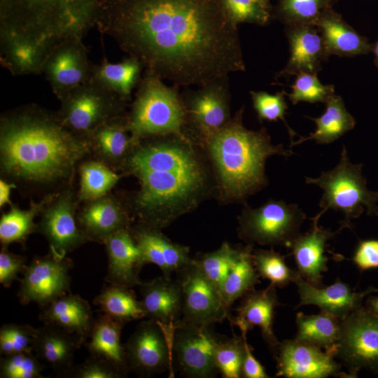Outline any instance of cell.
Returning a JSON list of instances; mask_svg holds the SVG:
<instances>
[{
  "label": "cell",
  "mask_w": 378,
  "mask_h": 378,
  "mask_svg": "<svg viewBox=\"0 0 378 378\" xmlns=\"http://www.w3.org/2000/svg\"><path fill=\"white\" fill-rule=\"evenodd\" d=\"M96 27L178 88L246 69L237 25L221 0H102Z\"/></svg>",
  "instance_id": "6da1fadb"
},
{
  "label": "cell",
  "mask_w": 378,
  "mask_h": 378,
  "mask_svg": "<svg viewBox=\"0 0 378 378\" xmlns=\"http://www.w3.org/2000/svg\"><path fill=\"white\" fill-rule=\"evenodd\" d=\"M91 155L86 139L68 130L57 111L34 104L0 118V178L30 200L52 197L74 186L80 162Z\"/></svg>",
  "instance_id": "7a4b0ae2"
},
{
  "label": "cell",
  "mask_w": 378,
  "mask_h": 378,
  "mask_svg": "<svg viewBox=\"0 0 378 378\" xmlns=\"http://www.w3.org/2000/svg\"><path fill=\"white\" fill-rule=\"evenodd\" d=\"M140 188L125 197L137 223L162 229L200 203L209 178L191 140L174 135L140 140L122 170Z\"/></svg>",
  "instance_id": "3957f363"
},
{
  "label": "cell",
  "mask_w": 378,
  "mask_h": 378,
  "mask_svg": "<svg viewBox=\"0 0 378 378\" xmlns=\"http://www.w3.org/2000/svg\"><path fill=\"white\" fill-rule=\"evenodd\" d=\"M244 107L218 132L202 141L213 164L223 200L244 202L267 184L268 158L294 153L273 145L265 128L254 131L242 123Z\"/></svg>",
  "instance_id": "277c9868"
},
{
  "label": "cell",
  "mask_w": 378,
  "mask_h": 378,
  "mask_svg": "<svg viewBox=\"0 0 378 378\" xmlns=\"http://www.w3.org/2000/svg\"><path fill=\"white\" fill-rule=\"evenodd\" d=\"M102 0H0V34L47 50L81 39L96 27Z\"/></svg>",
  "instance_id": "5b68a950"
},
{
  "label": "cell",
  "mask_w": 378,
  "mask_h": 378,
  "mask_svg": "<svg viewBox=\"0 0 378 378\" xmlns=\"http://www.w3.org/2000/svg\"><path fill=\"white\" fill-rule=\"evenodd\" d=\"M178 88L144 71L127 113L128 128L135 140L168 135L190 140L184 132L186 108Z\"/></svg>",
  "instance_id": "8992f818"
},
{
  "label": "cell",
  "mask_w": 378,
  "mask_h": 378,
  "mask_svg": "<svg viewBox=\"0 0 378 378\" xmlns=\"http://www.w3.org/2000/svg\"><path fill=\"white\" fill-rule=\"evenodd\" d=\"M306 183L314 184L323 190L319 202L321 217L328 209L342 211L344 220L340 230L351 227V220L358 217L363 205L371 208L376 195L369 192L360 174V166L352 164L343 146L339 163L332 169L321 173L318 178H305Z\"/></svg>",
  "instance_id": "52a82bcc"
},
{
  "label": "cell",
  "mask_w": 378,
  "mask_h": 378,
  "mask_svg": "<svg viewBox=\"0 0 378 378\" xmlns=\"http://www.w3.org/2000/svg\"><path fill=\"white\" fill-rule=\"evenodd\" d=\"M58 99L61 122L84 139L103 122L127 113L128 102L91 80Z\"/></svg>",
  "instance_id": "ba28073f"
},
{
  "label": "cell",
  "mask_w": 378,
  "mask_h": 378,
  "mask_svg": "<svg viewBox=\"0 0 378 378\" xmlns=\"http://www.w3.org/2000/svg\"><path fill=\"white\" fill-rule=\"evenodd\" d=\"M307 218L295 204L270 200L256 209L246 206L239 216L238 236L252 246H284L288 248L299 234Z\"/></svg>",
  "instance_id": "9c48e42d"
},
{
  "label": "cell",
  "mask_w": 378,
  "mask_h": 378,
  "mask_svg": "<svg viewBox=\"0 0 378 378\" xmlns=\"http://www.w3.org/2000/svg\"><path fill=\"white\" fill-rule=\"evenodd\" d=\"M80 204L73 186L52 197L39 215L36 233L46 239L49 251L57 257H66L88 241L78 223Z\"/></svg>",
  "instance_id": "30bf717a"
},
{
  "label": "cell",
  "mask_w": 378,
  "mask_h": 378,
  "mask_svg": "<svg viewBox=\"0 0 378 378\" xmlns=\"http://www.w3.org/2000/svg\"><path fill=\"white\" fill-rule=\"evenodd\" d=\"M72 265L67 256L57 257L50 251L35 256L22 273L18 292L20 302L23 305L35 303L43 308L69 293Z\"/></svg>",
  "instance_id": "8fae6325"
},
{
  "label": "cell",
  "mask_w": 378,
  "mask_h": 378,
  "mask_svg": "<svg viewBox=\"0 0 378 378\" xmlns=\"http://www.w3.org/2000/svg\"><path fill=\"white\" fill-rule=\"evenodd\" d=\"M182 293V318L180 321L197 326H211L227 318L218 289L192 260L176 272Z\"/></svg>",
  "instance_id": "7c38bea8"
},
{
  "label": "cell",
  "mask_w": 378,
  "mask_h": 378,
  "mask_svg": "<svg viewBox=\"0 0 378 378\" xmlns=\"http://www.w3.org/2000/svg\"><path fill=\"white\" fill-rule=\"evenodd\" d=\"M337 355L349 377L362 368L378 369V316L358 308L342 320Z\"/></svg>",
  "instance_id": "4fadbf2b"
},
{
  "label": "cell",
  "mask_w": 378,
  "mask_h": 378,
  "mask_svg": "<svg viewBox=\"0 0 378 378\" xmlns=\"http://www.w3.org/2000/svg\"><path fill=\"white\" fill-rule=\"evenodd\" d=\"M183 97V95H182ZM186 125L202 141L212 136L230 120L227 76L222 77L183 97Z\"/></svg>",
  "instance_id": "5bb4252c"
},
{
  "label": "cell",
  "mask_w": 378,
  "mask_h": 378,
  "mask_svg": "<svg viewBox=\"0 0 378 378\" xmlns=\"http://www.w3.org/2000/svg\"><path fill=\"white\" fill-rule=\"evenodd\" d=\"M220 337L211 326L177 324L172 340V357L187 377L211 378L218 372L214 360L216 345Z\"/></svg>",
  "instance_id": "9a60e30c"
},
{
  "label": "cell",
  "mask_w": 378,
  "mask_h": 378,
  "mask_svg": "<svg viewBox=\"0 0 378 378\" xmlns=\"http://www.w3.org/2000/svg\"><path fill=\"white\" fill-rule=\"evenodd\" d=\"M125 345L130 370L150 377L172 370V338L156 321L139 323Z\"/></svg>",
  "instance_id": "2e32d148"
},
{
  "label": "cell",
  "mask_w": 378,
  "mask_h": 378,
  "mask_svg": "<svg viewBox=\"0 0 378 378\" xmlns=\"http://www.w3.org/2000/svg\"><path fill=\"white\" fill-rule=\"evenodd\" d=\"M277 363V377L287 378H326L342 375L340 366L331 351L302 342L286 340L279 342L273 352Z\"/></svg>",
  "instance_id": "e0dca14e"
},
{
  "label": "cell",
  "mask_w": 378,
  "mask_h": 378,
  "mask_svg": "<svg viewBox=\"0 0 378 378\" xmlns=\"http://www.w3.org/2000/svg\"><path fill=\"white\" fill-rule=\"evenodd\" d=\"M92 65L83 40L74 39L52 50L44 62L42 73L58 99L90 80Z\"/></svg>",
  "instance_id": "ac0fdd59"
},
{
  "label": "cell",
  "mask_w": 378,
  "mask_h": 378,
  "mask_svg": "<svg viewBox=\"0 0 378 378\" xmlns=\"http://www.w3.org/2000/svg\"><path fill=\"white\" fill-rule=\"evenodd\" d=\"M131 211L124 197L108 192L83 203L78 209V225L88 241L104 244L114 233L130 228Z\"/></svg>",
  "instance_id": "d6986e66"
},
{
  "label": "cell",
  "mask_w": 378,
  "mask_h": 378,
  "mask_svg": "<svg viewBox=\"0 0 378 378\" xmlns=\"http://www.w3.org/2000/svg\"><path fill=\"white\" fill-rule=\"evenodd\" d=\"M91 156L116 172H122L139 141L132 136L127 114L103 122L86 138Z\"/></svg>",
  "instance_id": "ffe728a7"
},
{
  "label": "cell",
  "mask_w": 378,
  "mask_h": 378,
  "mask_svg": "<svg viewBox=\"0 0 378 378\" xmlns=\"http://www.w3.org/2000/svg\"><path fill=\"white\" fill-rule=\"evenodd\" d=\"M276 286L270 284L266 288L249 291L242 297L236 316L229 314L230 324L237 326L241 332H247L255 326L260 328L262 337L274 352L279 344L273 330L276 308L280 305Z\"/></svg>",
  "instance_id": "44dd1931"
},
{
  "label": "cell",
  "mask_w": 378,
  "mask_h": 378,
  "mask_svg": "<svg viewBox=\"0 0 378 378\" xmlns=\"http://www.w3.org/2000/svg\"><path fill=\"white\" fill-rule=\"evenodd\" d=\"M130 232L146 264L157 265L164 277L172 278L173 273L192 260L189 247L172 241L160 229L136 223L132 225Z\"/></svg>",
  "instance_id": "7402d4cb"
},
{
  "label": "cell",
  "mask_w": 378,
  "mask_h": 378,
  "mask_svg": "<svg viewBox=\"0 0 378 378\" xmlns=\"http://www.w3.org/2000/svg\"><path fill=\"white\" fill-rule=\"evenodd\" d=\"M286 35L290 48V57L277 78H288L300 73L315 74L321 69L328 59L321 36L316 26L309 24L286 25Z\"/></svg>",
  "instance_id": "603a6c76"
},
{
  "label": "cell",
  "mask_w": 378,
  "mask_h": 378,
  "mask_svg": "<svg viewBox=\"0 0 378 378\" xmlns=\"http://www.w3.org/2000/svg\"><path fill=\"white\" fill-rule=\"evenodd\" d=\"M141 302L147 318L158 323L173 335L182 316V293L178 282L164 276L141 282Z\"/></svg>",
  "instance_id": "cb8c5ba5"
},
{
  "label": "cell",
  "mask_w": 378,
  "mask_h": 378,
  "mask_svg": "<svg viewBox=\"0 0 378 378\" xmlns=\"http://www.w3.org/2000/svg\"><path fill=\"white\" fill-rule=\"evenodd\" d=\"M104 245L108 258L105 281L130 288L139 286L142 282L139 272L146 262L130 228L114 233Z\"/></svg>",
  "instance_id": "d4e9b609"
},
{
  "label": "cell",
  "mask_w": 378,
  "mask_h": 378,
  "mask_svg": "<svg viewBox=\"0 0 378 378\" xmlns=\"http://www.w3.org/2000/svg\"><path fill=\"white\" fill-rule=\"evenodd\" d=\"M320 217L311 218L312 227L304 234H299L290 244L298 274L311 284L320 286L322 274L328 271V258L325 255L327 241L340 232H331L318 225Z\"/></svg>",
  "instance_id": "484cf974"
},
{
  "label": "cell",
  "mask_w": 378,
  "mask_h": 378,
  "mask_svg": "<svg viewBox=\"0 0 378 378\" xmlns=\"http://www.w3.org/2000/svg\"><path fill=\"white\" fill-rule=\"evenodd\" d=\"M39 318L43 324L57 327L74 335L82 344L89 338L95 321L89 302L70 292L42 308Z\"/></svg>",
  "instance_id": "4316f807"
},
{
  "label": "cell",
  "mask_w": 378,
  "mask_h": 378,
  "mask_svg": "<svg viewBox=\"0 0 378 378\" xmlns=\"http://www.w3.org/2000/svg\"><path fill=\"white\" fill-rule=\"evenodd\" d=\"M294 283L300 297L297 307L316 305L340 321L358 309L362 298L368 293L367 291L354 292L349 285L339 281L327 287L320 288L307 282L299 274Z\"/></svg>",
  "instance_id": "83f0119b"
},
{
  "label": "cell",
  "mask_w": 378,
  "mask_h": 378,
  "mask_svg": "<svg viewBox=\"0 0 378 378\" xmlns=\"http://www.w3.org/2000/svg\"><path fill=\"white\" fill-rule=\"evenodd\" d=\"M83 344L74 335L50 325L37 328L33 352L59 377H67L74 368L76 351Z\"/></svg>",
  "instance_id": "f1b7e54d"
},
{
  "label": "cell",
  "mask_w": 378,
  "mask_h": 378,
  "mask_svg": "<svg viewBox=\"0 0 378 378\" xmlns=\"http://www.w3.org/2000/svg\"><path fill=\"white\" fill-rule=\"evenodd\" d=\"M125 324L102 314L95 319L89 341L84 344L90 356L108 363L122 376L130 370L125 345L121 343V333Z\"/></svg>",
  "instance_id": "f546056e"
},
{
  "label": "cell",
  "mask_w": 378,
  "mask_h": 378,
  "mask_svg": "<svg viewBox=\"0 0 378 378\" xmlns=\"http://www.w3.org/2000/svg\"><path fill=\"white\" fill-rule=\"evenodd\" d=\"M315 26L321 36L328 55L352 57L372 52V45L368 40L332 8L318 19Z\"/></svg>",
  "instance_id": "4dcf8cb0"
},
{
  "label": "cell",
  "mask_w": 378,
  "mask_h": 378,
  "mask_svg": "<svg viewBox=\"0 0 378 378\" xmlns=\"http://www.w3.org/2000/svg\"><path fill=\"white\" fill-rule=\"evenodd\" d=\"M142 63L128 56L119 62H111L104 58L99 64H93L90 80L115 94L128 102L143 75Z\"/></svg>",
  "instance_id": "1f68e13d"
},
{
  "label": "cell",
  "mask_w": 378,
  "mask_h": 378,
  "mask_svg": "<svg viewBox=\"0 0 378 378\" xmlns=\"http://www.w3.org/2000/svg\"><path fill=\"white\" fill-rule=\"evenodd\" d=\"M1 65L13 76L41 74L49 55L45 49L22 38L0 34Z\"/></svg>",
  "instance_id": "d6a6232c"
},
{
  "label": "cell",
  "mask_w": 378,
  "mask_h": 378,
  "mask_svg": "<svg viewBox=\"0 0 378 378\" xmlns=\"http://www.w3.org/2000/svg\"><path fill=\"white\" fill-rule=\"evenodd\" d=\"M325 104L326 111L320 117H307L316 123L315 132L311 133L309 136L300 137L290 146L309 140H314L319 144H328L354 127L355 119L347 111L342 97L334 94Z\"/></svg>",
  "instance_id": "836d02e7"
},
{
  "label": "cell",
  "mask_w": 378,
  "mask_h": 378,
  "mask_svg": "<svg viewBox=\"0 0 378 378\" xmlns=\"http://www.w3.org/2000/svg\"><path fill=\"white\" fill-rule=\"evenodd\" d=\"M297 334L295 340L313 344L336 354L340 336V322L338 318L324 312L296 315Z\"/></svg>",
  "instance_id": "e575fe53"
},
{
  "label": "cell",
  "mask_w": 378,
  "mask_h": 378,
  "mask_svg": "<svg viewBox=\"0 0 378 378\" xmlns=\"http://www.w3.org/2000/svg\"><path fill=\"white\" fill-rule=\"evenodd\" d=\"M91 155L78 166L77 197L80 204L100 197L116 186L124 176Z\"/></svg>",
  "instance_id": "d590c367"
},
{
  "label": "cell",
  "mask_w": 378,
  "mask_h": 378,
  "mask_svg": "<svg viewBox=\"0 0 378 378\" xmlns=\"http://www.w3.org/2000/svg\"><path fill=\"white\" fill-rule=\"evenodd\" d=\"M52 197L35 201L30 200L29 208L22 209L16 204L10 205V209L0 218V242L1 246L12 243H20L24 246L28 237L36 232L37 223L34 222L39 216L46 203Z\"/></svg>",
  "instance_id": "8d00e7d4"
},
{
  "label": "cell",
  "mask_w": 378,
  "mask_h": 378,
  "mask_svg": "<svg viewBox=\"0 0 378 378\" xmlns=\"http://www.w3.org/2000/svg\"><path fill=\"white\" fill-rule=\"evenodd\" d=\"M93 303L99 307L102 314L124 323L146 318L141 300L130 288L112 284L105 286Z\"/></svg>",
  "instance_id": "74e56055"
},
{
  "label": "cell",
  "mask_w": 378,
  "mask_h": 378,
  "mask_svg": "<svg viewBox=\"0 0 378 378\" xmlns=\"http://www.w3.org/2000/svg\"><path fill=\"white\" fill-rule=\"evenodd\" d=\"M252 250L250 245L243 247L221 287L220 296L228 312L237 300L253 290L255 286L260 283V276L252 260Z\"/></svg>",
  "instance_id": "f35d334b"
},
{
  "label": "cell",
  "mask_w": 378,
  "mask_h": 378,
  "mask_svg": "<svg viewBox=\"0 0 378 378\" xmlns=\"http://www.w3.org/2000/svg\"><path fill=\"white\" fill-rule=\"evenodd\" d=\"M334 0H276L275 15L285 25L315 26L318 19L332 8Z\"/></svg>",
  "instance_id": "ab89813d"
},
{
  "label": "cell",
  "mask_w": 378,
  "mask_h": 378,
  "mask_svg": "<svg viewBox=\"0 0 378 378\" xmlns=\"http://www.w3.org/2000/svg\"><path fill=\"white\" fill-rule=\"evenodd\" d=\"M242 248H234L228 242H223L217 250L199 254L192 260L220 293L230 268L239 258Z\"/></svg>",
  "instance_id": "60d3db41"
},
{
  "label": "cell",
  "mask_w": 378,
  "mask_h": 378,
  "mask_svg": "<svg viewBox=\"0 0 378 378\" xmlns=\"http://www.w3.org/2000/svg\"><path fill=\"white\" fill-rule=\"evenodd\" d=\"M251 256L255 269L260 277L270 281L276 287L282 288L294 282L298 273L286 264L285 256L270 250H252Z\"/></svg>",
  "instance_id": "b9f144b4"
},
{
  "label": "cell",
  "mask_w": 378,
  "mask_h": 378,
  "mask_svg": "<svg viewBox=\"0 0 378 378\" xmlns=\"http://www.w3.org/2000/svg\"><path fill=\"white\" fill-rule=\"evenodd\" d=\"M245 347L242 336L220 338L217 342L214 360L218 371L224 378L241 377Z\"/></svg>",
  "instance_id": "7bdbcfd3"
},
{
  "label": "cell",
  "mask_w": 378,
  "mask_h": 378,
  "mask_svg": "<svg viewBox=\"0 0 378 378\" xmlns=\"http://www.w3.org/2000/svg\"><path fill=\"white\" fill-rule=\"evenodd\" d=\"M285 91L271 94L264 91H251L250 94L253 106L256 112L259 121H277L281 120L285 124L290 138V144L293 143V137L298 135L287 124L285 115L288 109L286 102Z\"/></svg>",
  "instance_id": "ee69618b"
},
{
  "label": "cell",
  "mask_w": 378,
  "mask_h": 378,
  "mask_svg": "<svg viewBox=\"0 0 378 378\" xmlns=\"http://www.w3.org/2000/svg\"><path fill=\"white\" fill-rule=\"evenodd\" d=\"M316 75L310 73H300L297 75L295 83L291 86L292 92L286 94L293 104L299 102L326 103L335 94L334 85L322 84Z\"/></svg>",
  "instance_id": "f6af8a7d"
},
{
  "label": "cell",
  "mask_w": 378,
  "mask_h": 378,
  "mask_svg": "<svg viewBox=\"0 0 378 378\" xmlns=\"http://www.w3.org/2000/svg\"><path fill=\"white\" fill-rule=\"evenodd\" d=\"M43 365L31 352L3 356L0 360L1 378H43Z\"/></svg>",
  "instance_id": "bcb514c9"
},
{
  "label": "cell",
  "mask_w": 378,
  "mask_h": 378,
  "mask_svg": "<svg viewBox=\"0 0 378 378\" xmlns=\"http://www.w3.org/2000/svg\"><path fill=\"white\" fill-rule=\"evenodd\" d=\"M37 328L29 325L4 324L0 328V352L8 356L33 351Z\"/></svg>",
  "instance_id": "7dc6e473"
},
{
  "label": "cell",
  "mask_w": 378,
  "mask_h": 378,
  "mask_svg": "<svg viewBox=\"0 0 378 378\" xmlns=\"http://www.w3.org/2000/svg\"><path fill=\"white\" fill-rule=\"evenodd\" d=\"M230 20L237 25L247 22L265 25L271 18V12L255 0H221Z\"/></svg>",
  "instance_id": "c3c4849f"
},
{
  "label": "cell",
  "mask_w": 378,
  "mask_h": 378,
  "mask_svg": "<svg viewBox=\"0 0 378 378\" xmlns=\"http://www.w3.org/2000/svg\"><path fill=\"white\" fill-rule=\"evenodd\" d=\"M74 378H120L122 374L108 363L90 356L74 366L67 376Z\"/></svg>",
  "instance_id": "681fc988"
},
{
  "label": "cell",
  "mask_w": 378,
  "mask_h": 378,
  "mask_svg": "<svg viewBox=\"0 0 378 378\" xmlns=\"http://www.w3.org/2000/svg\"><path fill=\"white\" fill-rule=\"evenodd\" d=\"M26 258L8 251V247L1 246L0 251V283L9 288L20 273H23L26 267Z\"/></svg>",
  "instance_id": "f907efd6"
},
{
  "label": "cell",
  "mask_w": 378,
  "mask_h": 378,
  "mask_svg": "<svg viewBox=\"0 0 378 378\" xmlns=\"http://www.w3.org/2000/svg\"><path fill=\"white\" fill-rule=\"evenodd\" d=\"M353 260L362 270L378 267V241H362L356 251Z\"/></svg>",
  "instance_id": "816d5d0a"
},
{
  "label": "cell",
  "mask_w": 378,
  "mask_h": 378,
  "mask_svg": "<svg viewBox=\"0 0 378 378\" xmlns=\"http://www.w3.org/2000/svg\"><path fill=\"white\" fill-rule=\"evenodd\" d=\"M244 342L245 353L241 369V377L267 378L269 376L264 367L253 356L250 345L247 343L246 332H241Z\"/></svg>",
  "instance_id": "f5cc1de1"
},
{
  "label": "cell",
  "mask_w": 378,
  "mask_h": 378,
  "mask_svg": "<svg viewBox=\"0 0 378 378\" xmlns=\"http://www.w3.org/2000/svg\"><path fill=\"white\" fill-rule=\"evenodd\" d=\"M13 189H16L15 184L10 183L3 178H0V208L5 205H11L10 194Z\"/></svg>",
  "instance_id": "db71d44e"
},
{
  "label": "cell",
  "mask_w": 378,
  "mask_h": 378,
  "mask_svg": "<svg viewBox=\"0 0 378 378\" xmlns=\"http://www.w3.org/2000/svg\"><path fill=\"white\" fill-rule=\"evenodd\" d=\"M370 307L373 314L378 316V297L370 301Z\"/></svg>",
  "instance_id": "11a10c76"
},
{
  "label": "cell",
  "mask_w": 378,
  "mask_h": 378,
  "mask_svg": "<svg viewBox=\"0 0 378 378\" xmlns=\"http://www.w3.org/2000/svg\"><path fill=\"white\" fill-rule=\"evenodd\" d=\"M372 52L374 56V63L375 65L378 67V39L376 43L372 45Z\"/></svg>",
  "instance_id": "9f6ffc18"
},
{
  "label": "cell",
  "mask_w": 378,
  "mask_h": 378,
  "mask_svg": "<svg viewBox=\"0 0 378 378\" xmlns=\"http://www.w3.org/2000/svg\"><path fill=\"white\" fill-rule=\"evenodd\" d=\"M255 1L259 3L265 9L271 12L270 0H255Z\"/></svg>",
  "instance_id": "6f0895ef"
}]
</instances>
